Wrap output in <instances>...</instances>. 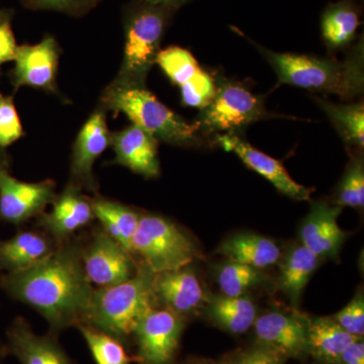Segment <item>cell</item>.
<instances>
[{
  "label": "cell",
  "mask_w": 364,
  "mask_h": 364,
  "mask_svg": "<svg viewBox=\"0 0 364 364\" xmlns=\"http://www.w3.org/2000/svg\"><path fill=\"white\" fill-rule=\"evenodd\" d=\"M208 312L215 324L233 334L247 331L257 318L255 305L246 296H215L210 301Z\"/></svg>",
  "instance_id": "4316f807"
},
{
  "label": "cell",
  "mask_w": 364,
  "mask_h": 364,
  "mask_svg": "<svg viewBox=\"0 0 364 364\" xmlns=\"http://www.w3.org/2000/svg\"><path fill=\"white\" fill-rule=\"evenodd\" d=\"M153 293L156 301L179 316L193 312L203 301L200 280L186 267L155 274Z\"/></svg>",
  "instance_id": "d6986e66"
},
{
  "label": "cell",
  "mask_w": 364,
  "mask_h": 364,
  "mask_svg": "<svg viewBox=\"0 0 364 364\" xmlns=\"http://www.w3.org/2000/svg\"><path fill=\"white\" fill-rule=\"evenodd\" d=\"M92 208L95 219L102 223L105 233L132 253V242L140 222V213L102 198L93 200Z\"/></svg>",
  "instance_id": "cb8c5ba5"
},
{
  "label": "cell",
  "mask_w": 364,
  "mask_h": 364,
  "mask_svg": "<svg viewBox=\"0 0 364 364\" xmlns=\"http://www.w3.org/2000/svg\"><path fill=\"white\" fill-rule=\"evenodd\" d=\"M60 60L58 42L51 35L36 45L18 46L11 73L14 90L23 86L58 95L56 78Z\"/></svg>",
  "instance_id": "30bf717a"
},
{
  "label": "cell",
  "mask_w": 364,
  "mask_h": 364,
  "mask_svg": "<svg viewBox=\"0 0 364 364\" xmlns=\"http://www.w3.org/2000/svg\"><path fill=\"white\" fill-rule=\"evenodd\" d=\"M158 142L141 127L131 124L123 130L112 133L111 146L116 155L114 163L145 178H156L160 176Z\"/></svg>",
  "instance_id": "9a60e30c"
},
{
  "label": "cell",
  "mask_w": 364,
  "mask_h": 364,
  "mask_svg": "<svg viewBox=\"0 0 364 364\" xmlns=\"http://www.w3.org/2000/svg\"><path fill=\"white\" fill-rule=\"evenodd\" d=\"M7 161L6 155H4V149L0 148V174L4 171H6Z\"/></svg>",
  "instance_id": "ab89813d"
},
{
  "label": "cell",
  "mask_w": 364,
  "mask_h": 364,
  "mask_svg": "<svg viewBox=\"0 0 364 364\" xmlns=\"http://www.w3.org/2000/svg\"><path fill=\"white\" fill-rule=\"evenodd\" d=\"M342 328L356 338L364 334V299L363 294H356L353 299L333 317Z\"/></svg>",
  "instance_id": "e575fe53"
},
{
  "label": "cell",
  "mask_w": 364,
  "mask_h": 364,
  "mask_svg": "<svg viewBox=\"0 0 364 364\" xmlns=\"http://www.w3.org/2000/svg\"><path fill=\"white\" fill-rule=\"evenodd\" d=\"M112 133L107 124V111L102 105L88 117L75 142L71 156V184L90 191H97L93 165L111 146Z\"/></svg>",
  "instance_id": "7c38bea8"
},
{
  "label": "cell",
  "mask_w": 364,
  "mask_h": 364,
  "mask_svg": "<svg viewBox=\"0 0 364 364\" xmlns=\"http://www.w3.org/2000/svg\"><path fill=\"white\" fill-rule=\"evenodd\" d=\"M102 1V0H93V2H95V4H100V2Z\"/></svg>",
  "instance_id": "b9f144b4"
},
{
  "label": "cell",
  "mask_w": 364,
  "mask_h": 364,
  "mask_svg": "<svg viewBox=\"0 0 364 364\" xmlns=\"http://www.w3.org/2000/svg\"><path fill=\"white\" fill-rule=\"evenodd\" d=\"M218 252L232 262L262 268L277 264L280 259V249L274 241L256 234H239L228 239Z\"/></svg>",
  "instance_id": "7402d4cb"
},
{
  "label": "cell",
  "mask_w": 364,
  "mask_h": 364,
  "mask_svg": "<svg viewBox=\"0 0 364 364\" xmlns=\"http://www.w3.org/2000/svg\"><path fill=\"white\" fill-rule=\"evenodd\" d=\"M360 18L358 0H338L325 7L321 16V35L330 52L350 47L358 37Z\"/></svg>",
  "instance_id": "ffe728a7"
},
{
  "label": "cell",
  "mask_w": 364,
  "mask_h": 364,
  "mask_svg": "<svg viewBox=\"0 0 364 364\" xmlns=\"http://www.w3.org/2000/svg\"><path fill=\"white\" fill-rule=\"evenodd\" d=\"M18 47L11 21L0 23V66L7 62L14 61Z\"/></svg>",
  "instance_id": "d590c367"
},
{
  "label": "cell",
  "mask_w": 364,
  "mask_h": 364,
  "mask_svg": "<svg viewBox=\"0 0 364 364\" xmlns=\"http://www.w3.org/2000/svg\"><path fill=\"white\" fill-rule=\"evenodd\" d=\"M282 359L273 352L261 347L244 354L235 364H282Z\"/></svg>",
  "instance_id": "8d00e7d4"
},
{
  "label": "cell",
  "mask_w": 364,
  "mask_h": 364,
  "mask_svg": "<svg viewBox=\"0 0 364 364\" xmlns=\"http://www.w3.org/2000/svg\"><path fill=\"white\" fill-rule=\"evenodd\" d=\"M30 11H51L80 18L90 13L97 4L93 0H20Z\"/></svg>",
  "instance_id": "836d02e7"
},
{
  "label": "cell",
  "mask_w": 364,
  "mask_h": 364,
  "mask_svg": "<svg viewBox=\"0 0 364 364\" xmlns=\"http://www.w3.org/2000/svg\"><path fill=\"white\" fill-rule=\"evenodd\" d=\"M97 364H131L135 360L129 355L123 342L112 335L87 324L76 326Z\"/></svg>",
  "instance_id": "83f0119b"
},
{
  "label": "cell",
  "mask_w": 364,
  "mask_h": 364,
  "mask_svg": "<svg viewBox=\"0 0 364 364\" xmlns=\"http://www.w3.org/2000/svg\"><path fill=\"white\" fill-rule=\"evenodd\" d=\"M309 351L326 364H338L340 356L356 337L345 331L333 318L309 320Z\"/></svg>",
  "instance_id": "603a6c76"
},
{
  "label": "cell",
  "mask_w": 364,
  "mask_h": 364,
  "mask_svg": "<svg viewBox=\"0 0 364 364\" xmlns=\"http://www.w3.org/2000/svg\"><path fill=\"white\" fill-rule=\"evenodd\" d=\"M7 343L20 364H75L52 335L36 334L21 318H16L9 327Z\"/></svg>",
  "instance_id": "ac0fdd59"
},
{
  "label": "cell",
  "mask_w": 364,
  "mask_h": 364,
  "mask_svg": "<svg viewBox=\"0 0 364 364\" xmlns=\"http://www.w3.org/2000/svg\"><path fill=\"white\" fill-rule=\"evenodd\" d=\"M132 252L138 254L154 274L188 267L200 257L195 242L176 224L150 214L141 215Z\"/></svg>",
  "instance_id": "52a82bcc"
},
{
  "label": "cell",
  "mask_w": 364,
  "mask_h": 364,
  "mask_svg": "<svg viewBox=\"0 0 364 364\" xmlns=\"http://www.w3.org/2000/svg\"><path fill=\"white\" fill-rule=\"evenodd\" d=\"M140 1L148 2V4H160V6H166L179 9L182 6H186L189 2L193 0H140Z\"/></svg>",
  "instance_id": "f35d334b"
},
{
  "label": "cell",
  "mask_w": 364,
  "mask_h": 364,
  "mask_svg": "<svg viewBox=\"0 0 364 364\" xmlns=\"http://www.w3.org/2000/svg\"><path fill=\"white\" fill-rule=\"evenodd\" d=\"M154 275L145 267L136 270L126 282L95 289L82 324L92 326L122 342L130 338L139 323L155 309Z\"/></svg>",
  "instance_id": "277c9868"
},
{
  "label": "cell",
  "mask_w": 364,
  "mask_h": 364,
  "mask_svg": "<svg viewBox=\"0 0 364 364\" xmlns=\"http://www.w3.org/2000/svg\"><path fill=\"white\" fill-rule=\"evenodd\" d=\"M75 245L55 248L42 262L25 272L7 273L4 289L46 318L53 334L82 324L95 289L86 277Z\"/></svg>",
  "instance_id": "6da1fadb"
},
{
  "label": "cell",
  "mask_w": 364,
  "mask_h": 364,
  "mask_svg": "<svg viewBox=\"0 0 364 364\" xmlns=\"http://www.w3.org/2000/svg\"><path fill=\"white\" fill-rule=\"evenodd\" d=\"M215 93L207 107L200 109L193 124L205 138L220 134H240L249 124L269 119L264 100L245 86L221 73L215 75Z\"/></svg>",
  "instance_id": "8992f818"
},
{
  "label": "cell",
  "mask_w": 364,
  "mask_h": 364,
  "mask_svg": "<svg viewBox=\"0 0 364 364\" xmlns=\"http://www.w3.org/2000/svg\"><path fill=\"white\" fill-rule=\"evenodd\" d=\"M338 364H364V343L363 338L355 340L345 349Z\"/></svg>",
  "instance_id": "74e56055"
},
{
  "label": "cell",
  "mask_w": 364,
  "mask_h": 364,
  "mask_svg": "<svg viewBox=\"0 0 364 364\" xmlns=\"http://www.w3.org/2000/svg\"><path fill=\"white\" fill-rule=\"evenodd\" d=\"M81 258L86 277L98 289L126 282L138 270L131 252L105 231L95 234Z\"/></svg>",
  "instance_id": "9c48e42d"
},
{
  "label": "cell",
  "mask_w": 364,
  "mask_h": 364,
  "mask_svg": "<svg viewBox=\"0 0 364 364\" xmlns=\"http://www.w3.org/2000/svg\"><path fill=\"white\" fill-rule=\"evenodd\" d=\"M318 107L338 132L343 142L353 149H363L364 105L363 102L337 104L325 98H315Z\"/></svg>",
  "instance_id": "484cf974"
},
{
  "label": "cell",
  "mask_w": 364,
  "mask_h": 364,
  "mask_svg": "<svg viewBox=\"0 0 364 364\" xmlns=\"http://www.w3.org/2000/svg\"><path fill=\"white\" fill-rule=\"evenodd\" d=\"M212 143L226 152H232L253 171L267 179L282 195L294 200H310L313 189L301 186L293 177L279 160L274 159L262 151L254 148L240 134L228 133L213 136Z\"/></svg>",
  "instance_id": "8fae6325"
},
{
  "label": "cell",
  "mask_w": 364,
  "mask_h": 364,
  "mask_svg": "<svg viewBox=\"0 0 364 364\" xmlns=\"http://www.w3.org/2000/svg\"><path fill=\"white\" fill-rule=\"evenodd\" d=\"M341 208L324 202L313 203L299 231L301 245L318 258L335 257L343 245L345 232L339 227Z\"/></svg>",
  "instance_id": "2e32d148"
},
{
  "label": "cell",
  "mask_w": 364,
  "mask_h": 364,
  "mask_svg": "<svg viewBox=\"0 0 364 364\" xmlns=\"http://www.w3.org/2000/svg\"><path fill=\"white\" fill-rule=\"evenodd\" d=\"M100 105L107 112H123L132 124L141 127L161 142L186 148H198L205 144V136L195 124H189L168 109L147 87L107 86L100 98Z\"/></svg>",
  "instance_id": "5b68a950"
},
{
  "label": "cell",
  "mask_w": 364,
  "mask_h": 364,
  "mask_svg": "<svg viewBox=\"0 0 364 364\" xmlns=\"http://www.w3.org/2000/svg\"><path fill=\"white\" fill-rule=\"evenodd\" d=\"M335 205L363 208L364 205V162L363 152L356 149V154L340 181L334 196Z\"/></svg>",
  "instance_id": "f546056e"
},
{
  "label": "cell",
  "mask_w": 364,
  "mask_h": 364,
  "mask_svg": "<svg viewBox=\"0 0 364 364\" xmlns=\"http://www.w3.org/2000/svg\"><path fill=\"white\" fill-rule=\"evenodd\" d=\"M183 321L168 309H153L136 326L133 336L138 345L136 359L144 364H170L178 349Z\"/></svg>",
  "instance_id": "ba28073f"
},
{
  "label": "cell",
  "mask_w": 364,
  "mask_h": 364,
  "mask_svg": "<svg viewBox=\"0 0 364 364\" xmlns=\"http://www.w3.org/2000/svg\"><path fill=\"white\" fill-rule=\"evenodd\" d=\"M234 32L252 44L261 56L267 60L277 76L280 85H289L315 91L336 95L342 100H351L363 95L364 41L363 36L349 47L346 57H318L316 55L272 51L254 42L239 28L231 26Z\"/></svg>",
  "instance_id": "7a4b0ae2"
},
{
  "label": "cell",
  "mask_w": 364,
  "mask_h": 364,
  "mask_svg": "<svg viewBox=\"0 0 364 364\" xmlns=\"http://www.w3.org/2000/svg\"><path fill=\"white\" fill-rule=\"evenodd\" d=\"M179 90H181V104L184 107L203 109L215 97V75L203 70L198 77L188 85L182 86Z\"/></svg>",
  "instance_id": "1f68e13d"
},
{
  "label": "cell",
  "mask_w": 364,
  "mask_h": 364,
  "mask_svg": "<svg viewBox=\"0 0 364 364\" xmlns=\"http://www.w3.org/2000/svg\"><path fill=\"white\" fill-rule=\"evenodd\" d=\"M81 191L69 183L53 200L51 212L41 218V225L58 241L65 240L95 219L92 200Z\"/></svg>",
  "instance_id": "e0dca14e"
},
{
  "label": "cell",
  "mask_w": 364,
  "mask_h": 364,
  "mask_svg": "<svg viewBox=\"0 0 364 364\" xmlns=\"http://www.w3.org/2000/svg\"><path fill=\"white\" fill-rule=\"evenodd\" d=\"M6 21H11V14L4 9H0V23Z\"/></svg>",
  "instance_id": "60d3db41"
},
{
  "label": "cell",
  "mask_w": 364,
  "mask_h": 364,
  "mask_svg": "<svg viewBox=\"0 0 364 364\" xmlns=\"http://www.w3.org/2000/svg\"><path fill=\"white\" fill-rule=\"evenodd\" d=\"M262 274L257 268L229 261L218 273V284L226 296H245L246 291L259 284Z\"/></svg>",
  "instance_id": "4dcf8cb0"
},
{
  "label": "cell",
  "mask_w": 364,
  "mask_h": 364,
  "mask_svg": "<svg viewBox=\"0 0 364 364\" xmlns=\"http://www.w3.org/2000/svg\"><path fill=\"white\" fill-rule=\"evenodd\" d=\"M318 259L305 246H296L287 254L280 267L279 286L294 304L298 303L309 280L317 269Z\"/></svg>",
  "instance_id": "d4e9b609"
},
{
  "label": "cell",
  "mask_w": 364,
  "mask_h": 364,
  "mask_svg": "<svg viewBox=\"0 0 364 364\" xmlns=\"http://www.w3.org/2000/svg\"><path fill=\"white\" fill-rule=\"evenodd\" d=\"M55 250L51 240L33 231L20 232L0 242V268L9 273L25 272L42 262Z\"/></svg>",
  "instance_id": "44dd1931"
},
{
  "label": "cell",
  "mask_w": 364,
  "mask_h": 364,
  "mask_svg": "<svg viewBox=\"0 0 364 364\" xmlns=\"http://www.w3.org/2000/svg\"><path fill=\"white\" fill-rule=\"evenodd\" d=\"M56 198L52 181L23 182L9 172L0 174V217L11 224H21L41 214Z\"/></svg>",
  "instance_id": "5bb4252c"
},
{
  "label": "cell",
  "mask_w": 364,
  "mask_h": 364,
  "mask_svg": "<svg viewBox=\"0 0 364 364\" xmlns=\"http://www.w3.org/2000/svg\"><path fill=\"white\" fill-rule=\"evenodd\" d=\"M23 135V126L14 98L6 97L0 91V148L9 147Z\"/></svg>",
  "instance_id": "d6a6232c"
},
{
  "label": "cell",
  "mask_w": 364,
  "mask_h": 364,
  "mask_svg": "<svg viewBox=\"0 0 364 364\" xmlns=\"http://www.w3.org/2000/svg\"><path fill=\"white\" fill-rule=\"evenodd\" d=\"M156 64L174 85H188L203 70L188 50L178 46H170L158 54Z\"/></svg>",
  "instance_id": "f1b7e54d"
},
{
  "label": "cell",
  "mask_w": 364,
  "mask_h": 364,
  "mask_svg": "<svg viewBox=\"0 0 364 364\" xmlns=\"http://www.w3.org/2000/svg\"><path fill=\"white\" fill-rule=\"evenodd\" d=\"M178 9L131 0L124 7L123 62L109 87L145 88L161 43Z\"/></svg>",
  "instance_id": "3957f363"
},
{
  "label": "cell",
  "mask_w": 364,
  "mask_h": 364,
  "mask_svg": "<svg viewBox=\"0 0 364 364\" xmlns=\"http://www.w3.org/2000/svg\"><path fill=\"white\" fill-rule=\"evenodd\" d=\"M254 327L261 347L282 358H298L309 351V320L303 316L269 312L256 318Z\"/></svg>",
  "instance_id": "4fadbf2b"
}]
</instances>
